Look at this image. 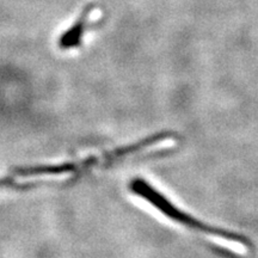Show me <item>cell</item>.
<instances>
[{
  "label": "cell",
  "mask_w": 258,
  "mask_h": 258,
  "mask_svg": "<svg viewBox=\"0 0 258 258\" xmlns=\"http://www.w3.org/2000/svg\"><path fill=\"white\" fill-rule=\"evenodd\" d=\"M167 137L165 133L151 137L146 140L140 141V143L131 145V146L118 148V150L112 151V152L105 153L99 157H90L88 159H84L78 163H66L60 164V165H41V166H30V167H18L15 171V175L18 177H32V176H54V175H67V173H77V171L88 169V167L96 166L98 164H104L106 161H112L118 158H122L128 154H132L141 148L150 146L157 141L164 140Z\"/></svg>",
  "instance_id": "obj_2"
},
{
  "label": "cell",
  "mask_w": 258,
  "mask_h": 258,
  "mask_svg": "<svg viewBox=\"0 0 258 258\" xmlns=\"http://www.w3.org/2000/svg\"><path fill=\"white\" fill-rule=\"evenodd\" d=\"M91 11L92 6H86L84 11L80 14L78 19L69 28V30H66L61 35L59 40V46L61 49H72V48L79 46L80 42L83 40L84 34H85L86 27H88Z\"/></svg>",
  "instance_id": "obj_3"
},
{
  "label": "cell",
  "mask_w": 258,
  "mask_h": 258,
  "mask_svg": "<svg viewBox=\"0 0 258 258\" xmlns=\"http://www.w3.org/2000/svg\"><path fill=\"white\" fill-rule=\"evenodd\" d=\"M129 190L140 199L146 200V202L153 206L154 208H157L161 214H164L172 221L178 222V224L185 226L188 228H191L194 231L202 232L205 234L214 235V237H219L221 239L230 241L231 244H234L235 246L240 247L244 252L249 250V246L245 243V240L241 239L238 235L232 234L230 232L221 230V228L203 224V222L199 221L198 219L192 218L191 215L180 211L173 203H171L163 194H160L154 186L151 185L146 179L139 178V177L132 179L131 183H129Z\"/></svg>",
  "instance_id": "obj_1"
}]
</instances>
